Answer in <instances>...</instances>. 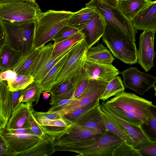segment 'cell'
<instances>
[{"mask_svg":"<svg viewBox=\"0 0 156 156\" xmlns=\"http://www.w3.org/2000/svg\"><path fill=\"white\" fill-rule=\"evenodd\" d=\"M86 6L93 8L103 18L107 23L133 43L137 31L131 21L122 13L119 8L109 5L99 0H91Z\"/></svg>","mask_w":156,"mask_h":156,"instance_id":"5b68a950","label":"cell"},{"mask_svg":"<svg viewBox=\"0 0 156 156\" xmlns=\"http://www.w3.org/2000/svg\"><path fill=\"white\" fill-rule=\"evenodd\" d=\"M70 51L55 65L40 82L43 93L49 92L53 85L56 77L67 61Z\"/></svg>","mask_w":156,"mask_h":156,"instance_id":"f1b7e54d","label":"cell"},{"mask_svg":"<svg viewBox=\"0 0 156 156\" xmlns=\"http://www.w3.org/2000/svg\"><path fill=\"white\" fill-rule=\"evenodd\" d=\"M0 155L13 156L14 152L12 151L5 142L0 138Z\"/></svg>","mask_w":156,"mask_h":156,"instance_id":"f6af8a7d","label":"cell"},{"mask_svg":"<svg viewBox=\"0 0 156 156\" xmlns=\"http://www.w3.org/2000/svg\"><path fill=\"white\" fill-rule=\"evenodd\" d=\"M29 122L31 130L33 134L42 136L45 133L43 130L41 125L34 116L33 112L30 114Z\"/></svg>","mask_w":156,"mask_h":156,"instance_id":"b9f144b4","label":"cell"},{"mask_svg":"<svg viewBox=\"0 0 156 156\" xmlns=\"http://www.w3.org/2000/svg\"><path fill=\"white\" fill-rule=\"evenodd\" d=\"M70 125L71 123L62 117L60 119L51 120L41 126L44 132L52 136L55 140L59 138Z\"/></svg>","mask_w":156,"mask_h":156,"instance_id":"f546056e","label":"cell"},{"mask_svg":"<svg viewBox=\"0 0 156 156\" xmlns=\"http://www.w3.org/2000/svg\"><path fill=\"white\" fill-rule=\"evenodd\" d=\"M22 54V52L14 50L8 44H4L1 46L0 73L8 70H12Z\"/></svg>","mask_w":156,"mask_h":156,"instance_id":"d4e9b609","label":"cell"},{"mask_svg":"<svg viewBox=\"0 0 156 156\" xmlns=\"http://www.w3.org/2000/svg\"><path fill=\"white\" fill-rule=\"evenodd\" d=\"M96 12L94 8L86 6L75 12L69 18L66 25L76 28L80 32L85 27L91 16Z\"/></svg>","mask_w":156,"mask_h":156,"instance_id":"4316f807","label":"cell"},{"mask_svg":"<svg viewBox=\"0 0 156 156\" xmlns=\"http://www.w3.org/2000/svg\"><path fill=\"white\" fill-rule=\"evenodd\" d=\"M99 105L77 119L73 123L103 134L107 131Z\"/></svg>","mask_w":156,"mask_h":156,"instance_id":"d6986e66","label":"cell"},{"mask_svg":"<svg viewBox=\"0 0 156 156\" xmlns=\"http://www.w3.org/2000/svg\"><path fill=\"white\" fill-rule=\"evenodd\" d=\"M124 141L107 130L97 141L87 146L70 148L64 151L75 153L79 156H112L114 150Z\"/></svg>","mask_w":156,"mask_h":156,"instance_id":"ba28073f","label":"cell"},{"mask_svg":"<svg viewBox=\"0 0 156 156\" xmlns=\"http://www.w3.org/2000/svg\"><path fill=\"white\" fill-rule=\"evenodd\" d=\"M96 12L91 16L85 27L80 31L85 36L84 40L88 49L99 40L105 29V20L99 13Z\"/></svg>","mask_w":156,"mask_h":156,"instance_id":"e0dca14e","label":"cell"},{"mask_svg":"<svg viewBox=\"0 0 156 156\" xmlns=\"http://www.w3.org/2000/svg\"><path fill=\"white\" fill-rule=\"evenodd\" d=\"M5 129L7 131L13 133H24L33 134L31 132L30 128H21L12 129H7L5 127Z\"/></svg>","mask_w":156,"mask_h":156,"instance_id":"7dc6e473","label":"cell"},{"mask_svg":"<svg viewBox=\"0 0 156 156\" xmlns=\"http://www.w3.org/2000/svg\"><path fill=\"white\" fill-rule=\"evenodd\" d=\"M125 87L120 77L117 76L109 81L100 99L104 101L124 90Z\"/></svg>","mask_w":156,"mask_h":156,"instance_id":"836d02e7","label":"cell"},{"mask_svg":"<svg viewBox=\"0 0 156 156\" xmlns=\"http://www.w3.org/2000/svg\"><path fill=\"white\" fill-rule=\"evenodd\" d=\"M55 139L46 133L34 146L23 152L14 153L13 156H49L55 152Z\"/></svg>","mask_w":156,"mask_h":156,"instance_id":"603a6c76","label":"cell"},{"mask_svg":"<svg viewBox=\"0 0 156 156\" xmlns=\"http://www.w3.org/2000/svg\"><path fill=\"white\" fill-rule=\"evenodd\" d=\"M140 126L151 141L156 142V106L153 105L151 107L146 121Z\"/></svg>","mask_w":156,"mask_h":156,"instance_id":"1f68e13d","label":"cell"},{"mask_svg":"<svg viewBox=\"0 0 156 156\" xmlns=\"http://www.w3.org/2000/svg\"><path fill=\"white\" fill-rule=\"evenodd\" d=\"M85 36L81 32L76 33L69 38L60 42L55 43L52 57L63 53L79 42L84 40Z\"/></svg>","mask_w":156,"mask_h":156,"instance_id":"e575fe53","label":"cell"},{"mask_svg":"<svg viewBox=\"0 0 156 156\" xmlns=\"http://www.w3.org/2000/svg\"><path fill=\"white\" fill-rule=\"evenodd\" d=\"M100 1L103 2L112 6L117 7L118 0H99Z\"/></svg>","mask_w":156,"mask_h":156,"instance_id":"c3c4849f","label":"cell"},{"mask_svg":"<svg viewBox=\"0 0 156 156\" xmlns=\"http://www.w3.org/2000/svg\"><path fill=\"white\" fill-rule=\"evenodd\" d=\"M103 42L114 56L129 65L137 62V50L133 43L110 25L106 23L102 37Z\"/></svg>","mask_w":156,"mask_h":156,"instance_id":"277c9868","label":"cell"},{"mask_svg":"<svg viewBox=\"0 0 156 156\" xmlns=\"http://www.w3.org/2000/svg\"><path fill=\"white\" fill-rule=\"evenodd\" d=\"M153 88H154V89L155 91V93L154 95L155 97H156V86L155 85L154 87Z\"/></svg>","mask_w":156,"mask_h":156,"instance_id":"681fc988","label":"cell"},{"mask_svg":"<svg viewBox=\"0 0 156 156\" xmlns=\"http://www.w3.org/2000/svg\"><path fill=\"white\" fill-rule=\"evenodd\" d=\"M80 68L67 80L51 87L49 92L51 94L49 104L51 106L56 102L69 99L72 97L74 92Z\"/></svg>","mask_w":156,"mask_h":156,"instance_id":"7402d4cb","label":"cell"},{"mask_svg":"<svg viewBox=\"0 0 156 156\" xmlns=\"http://www.w3.org/2000/svg\"><path fill=\"white\" fill-rule=\"evenodd\" d=\"M86 58L95 62L108 64H112L114 59L110 51L102 43L88 49Z\"/></svg>","mask_w":156,"mask_h":156,"instance_id":"484cf974","label":"cell"},{"mask_svg":"<svg viewBox=\"0 0 156 156\" xmlns=\"http://www.w3.org/2000/svg\"><path fill=\"white\" fill-rule=\"evenodd\" d=\"M6 80H0V129L6 127L13 112V91Z\"/></svg>","mask_w":156,"mask_h":156,"instance_id":"44dd1931","label":"cell"},{"mask_svg":"<svg viewBox=\"0 0 156 156\" xmlns=\"http://www.w3.org/2000/svg\"><path fill=\"white\" fill-rule=\"evenodd\" d=\"M103 134L71 123L61 136L55 140V151H64L70 148L87 146L97 141Z\"/></svg>","mask_w":156,"mask_h":156,"instance_id":"8992f818","label":"cell"},{"mask_svg":"<svg viewBox=\"0 0 156 156\" xmlns=\"http://www.w3.org/2000/svg\"><path fill=\"white\" fill-rule=\"evenodd\" d=\"M155 33L153 31H144L140 34L137 62L146 72L154 66V59L156 53L154 50Z\"/></svg>","mask_w":156,"mask_h":156,"instance_id":"9a60e30c","label":"cell"},{"mask_svg":"<svg viewBox=\"0 0 156 156\" xmlns=\"http://www.w3.org/2000/svg\"><path fill=\"white\" fill-rule=\"evenodd\" d=\"M74 45L63 53L53 57L52 54L54 43L50 42L42 46L30 67V75L34 77V80L40 82L55 65L71 50Z\"/></svg>","mask_w":156,"mask_h":156,"instance_id":"9c48e42d","label":"cell"},{"mask_svg":"<svg viewBox=\"0 0 156 156\" xmlns=\"http://www.w3.org/2000/svg\"><path fill=\"white\" fill-rule=\"evenodd\" d=\"M33 114L41 125H44L51 120L62 117V116L58 113L49 112L48 111L44 112H37L34 110Z\"/></svg>","mask_w":156,"mask_h":156,"instance_id":"60d3db41","label":"cell"},{"mask_svg":"<svg viewBox=\"0 0 156 156\" xmlns=\"http://www.w3.org/2000/svg\"><path fill=\"white\" fill-rule=\"evenodd\" d=\"M42 136L30 133H11L7 131L5 128L0 129V137L14 153L23 152L32 147Z\"/></svg>","mask_w":156,"mask_h":156,"instance_id":"5bb4252c","label":"cell"},{"mask_svg":"<svg viewBox=\"0 0 156 156\" xmlns=\"http://www.w3.org/2000/svg\"><path fill=\"white\" fill-rule=\"evenodd\" d=\"M102 103L123 120L138 126L146 121L153 105L152 102L124 90Z\"/></svg>","mask_w":156,"mask_h":156,"instance_id":"6da1fadb","label":"cell"},{"mask_svg":"<svg viewBox=\"0 0 156 156\" xmlns=\"http://www.w3.org/2000/svg\"><path fill=\"white\" fill-rule=\"evenodd\" d=\"M23 90L13 91L12 108L13 111L15 110L20 103V99Z\"/></svg>","mask_w":156,"mask_h":156,"instance_id":"bcb514c9","label":"cell"},{"mask_svg":"<svg viewBox=\"0 0 156 156\" xmlns=\"http://www.w3.org/2000/svg\"><path fill=\"white\" fill-rule=\"evenodd\" d=\"M89 80L87 72L82 65L76 81L73 94L70 99L73 100L79 96L85 90Z\"/></svg>","mask_w":156,"mask_h":156,"instance_id":"8d00e7d4","label":"cell"},{"mask_svg":"<svg viewBox=\"0 0 156 156\" xmlns=\"http://www.w3.org/2000/svg\"><path fill=\"white\" fill-rule=\"evenodd\" d=\"M74 13L53 10L42 12L35 19L32 48H40L51 41Z\"/></svg>","mask_w":156,"mask_h":156,"instance_id":"3957f363","label":"cell"},{"mask_svg":"<svg viewBox=\"0 0 156 156\" xmlns=\"http://www.w3.org/2000/svg\"><path fill=\"white\" fill-rule=\"evenodd\" d=\"M82 66L85 70L89 80L97 79L109 82L120 73L112 64L98 63L84 58Z\"/></svg>","mask_w":156,"mask_h":156,"instance_id":"2e32d148","label":"cell"},{"mask_svg":"<svg viewBox=\"0 0 156 156\" xmlns=\"http://www.w3.org/2000/svg\"><path fill=\"white\" fill-rule=\"evenodd\" d=\"M35 20L11 22L0 20V46L4 44L26 54L32 48Z\"/></svg>","mask_w":156,"mask_h":156,"instance_id":"7a4b0ae2","label":"cell"},{"mask_svg":"<svg viewBox=\"0 0 156 156\" xmlns=\"http://www.w3.org/2000/svg\"><path fill=\"white\" fill-rule=\"evenodd\" d=\"M80 32L76 28L66 25L59 31L51 41H54L55 43L59 42Z\"/></svg>","mask_w":156,"mask_h":156,"instance_id":"ab89813d","label":"cell"},{"mask_svg":"<svg viewBox=\"0 0 156 156\" xmlns=\"http://www.w3.org/2000/svg\"><path fill=\"white\" fill-rule=\"evenodd\" d=\"M125 87L136 91L140 95L156 83V77L141 72L136 67H130L120 73Z\"/></svg>","mask_w":156,"mask_h":156,"instance_id":"8fae6325","label":"cell"},{"mask_svg":"<svg viewBox=\"0 0 156 156\" xmlns=\"http://www.w3.org/2000/svg\"><path fill=\"white\" fill-rule=\"evenodd\" d=\"M112 156H140L138 151L124 141L113 151Z\"/></svg>","mask_w":156,"mask_h":156,"instance_id":"f35d334b","label":"cell"},{"mask_svg":"<svg viewBox=\"0 0 156 156\" xmlns=\"http://www.w3.org/2000/svg\"><path fill=\"white\" fill-rule=\"evenodd\" d=\"M136 30L156 32V0L152 1L131 21Z\"/></svg>","mask_w":156,"mask_h":156,"instance_id":"ac0fdd59","label":"cell"},{"mask_svg":"<svg viewBox=\"0 0 156 156\" xmlns=\"http://www.w3.org/2000/svg\"><path fill=\"white\" fill-rule=\"evenodd\" d=\"M137 151L140 156H156V142Z\"/></svg>","mask_w":156,"mask_h":156,"instance_id":"7bdbcfd3","label":"cell"},{"mask_svg":"<svg viewBox=\"0 0 156 156\" xmlns=\"http://www.w3.org/2000/svg\"><path fill=\"white\" fill-rule=\"evenodd\" d=\"M40 48L32 49L26 54H22L14 66L12 70L17 75H30V67L37 55Z\"/></svg>","mask_w":156,"mask_h":156,"instance_id":"83f0119b","label":"cell"},{"mask_svg":"<svg viewBox=\"0 0 156 156\" xmlns=\"http://www.w3.org/2000/svg\"><path fill=\"white\" fill-rule=\"evenodd\" d=\"M34 80L30 75H17L15 78L8 85L11 91L23 90Z\"/></svg>","mask_w":156,"mask_h":156,"instance_id":"74e56055","label":"cell"},{"mask_svg":"<svg viewBox=\"0 0 156 156\" xmlns=\"http://www.w3.org/2000/svg\"><path fill=\"white\" fill-rule=\"evenodd\" d=\"M32 0H6L0 2V20L11 22L35 20L42 12Z\"/></svg>","mask_w":156,"mask_h":156,"instance_id":"52a82bcc","label":"cell"},{"mask_svg":"<svg viewBox=\"0 0 156 156\" xmlns=\"http://www.w3.org/2000/svg\"><path fill=\"white\" fill-rule=\"evenodd\" d=\"M17 74L12 70H8L0 73V80H6L8 84L11 83L16 77Z\"/></svg>","mask_w":156,"mask_h":156,"instance_id":"ee69618b","label":"cell"},{"mask_svg":"<svg viewBox=\"0 0 156 156\" xmlns=\"http://www.w3.org/2000/svg\"><path fill=\"white\" fill-rule=\"evenodd\" d=\"M33 0V1H36V0Z\"/></svg>","mask_w":156,"mask_h":156,"instance_id":"816d5d0a","label":"cell"},{"mask_svg":"<svg viewBox=\"0 0 156 156\" xmlns=\"http://www.w3.org/2000/svg\"><path fill=\"white\" fill-rule=\"evenodd\" d=\"M100 106L102 111L126 131L133 141L134 149L137 151L152 144L153 142L147 137L140 126L130 124L123 120L109 110L102 102Z\"/></svg>","mask_w":156,"mask_h":156,"instance_id":"4fadbf2b","label":"cell"},{"mask_svg":"<svg viewBox=\"0 0 156 156\" xmlns=\"http://www.w3.org/2000/svg\"><path fill=\"white\" fill-rule=\"evenodd\" d=\"M5 0H0V2L3 1H5Z\"/></svg>","mask_w":156,"mask_h":156,"instance_id":"f907efd6","label":"cell"},{"mask_svg":"<svg viewBox=\"0 0 156 156\" xmlns=\"http://www.w3.org/2000/svg\"><path fill=\"white\" fill-rule=\"evenodd\" d=\"M99 100V98L91 102L87 105L62 115V117L69 123H73L77 119L88 111L100 105Z\"/></svg>","mask_w":156,"mask_h":156,"instance_id":"d590c367","label":"cell"},{"mask_svg":"<svg viewBox=\"0 0 156 156\" xmlns=\"http://www.w3.org/2000/svg\"><path fill=\"white\" fill-rule=\"evenodd\" d=\"M152 2L151 0H118L117 6L124 15L131 21Z\"/></svg>","mask_w":156,"mask_h":156,"instance_id":"cb8c5ba5","label":"cell"},{"mask_svg":"<svg viewBox=\"0 0 156 156\" xmlns=\"http://www.w3.org/2000/svg\"><path fill=\"white\" fill-rule=\"evenodd\" d=\"M101 110L107 130L115 134L133 147V141L126 131L109 115Z\"/></svg>","mask_w":156,"mask_h":156,"instance_id":"d6a6232c","label":"cell"},{"mask_svg":"<svg viewBox=\"0 0 156 156\" xmlns=\"http://www.w3.org/2000/svg\"><path fill=\"white\" fill-rule=\"evenodd\" d=\"M87 49L84 40L74 45L69 53L67 61L56 77L53 86L67 80L78 71L86 56Z\"/></svg>","mask_w":156,"mask_h":156,"instance_id":"7c38bea8","label":"cell"},{"mask_svg":"<svg viewBox=\"0 0 156 156\" xmlns=\"http://www.w3.org/2000/svg\"><path fill=\"white\" fill-rule=\"evenodd\" d=\"M109 82L100 80L90 79L83 93L72 100L58 113L62 116L99 98Z\"/></svg>","mask_w":156,"mask_h":156,"instance_id":"30bf717a","label":"cell"},{"mask_svg":"<svg viewBox=\"0 0 156 156\" xmlns=\"http://www.w3.org/2000/svg\"><path fill=\"white\" fill-rule=\"evenodd\" d=\"M43 91L40 83L34 80L25 88L23 89L20 99V103L33 102L37 104L41 94Z\"/></svg>","mask_w":156,"mask_h":156,"instance_id":"4dcf8cb0","label":"cell"},{"mask_svg":"<svg viewBox=\"0 0 156 156\" xmlns=\"http://www.w3.org/2000/svg\"><path fill=\"white\" fill-rule=\"evenodd\" d=\"M33 102H21L13 111L6 127L9 129L30 128L29 119L31 113L34 110Z\"/></svg>","mask_w":156,"mask_h":156,"instance_id":"ffe728a7","label":"cell"}]
</instances>
